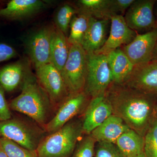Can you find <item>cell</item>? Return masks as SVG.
I'll return each mask as SVG.
<instances>
[{"instance_id":"cell-28","label":"cell","mask_w":157,"mask_h":157,"mask_svg":"<svg viewBox=\"0 0 157 157\" xmlns=\"http://www.w3.org/2000/svg\"><path fill=\"white\" fill-rule=\"evenodd\" d=\"M95 157H126L114 144L98 142Z\"/></svg>"},{"instance_id":"cell-19","label":"cell","mask_w":157,"mask_h":157,"mask_svg":"<svg viewBox=\"0 0 157 157\" xmlns=\"http://www.w3.org/2000/svg\"><path fill=\"white\" fill-rule=\"evenodd\" d=\"M70 51L67 38L57 27L52 29L50 43L51 63L61 71Z\"/></svg>"},{"instance_id":"cell-24","label":"cell","mask_w":157,"mask_h":157,"mask_svg":"<svg viewBox=\"0 0 157 157\" xmlns=\"http://www.w3.org/2000/svg\"><path fill=\"white\" fill-rule=\"evenodd\" d=\"M144 157H157V117L155 116L144 136Z\"/></svg>"},{"instance_id":"cell-5","label":"cell","mask_w":157,"mask_h":157,"mask_svg":"<svg viewBox=\"0 0 157 157\" xmlns=\"http://www.w3.org/2000/svg\"><path fill=\"white\" fill-rule=\"evenodd\" d=\"M86 65L87 73L84 91L92 98L105 95L112 83L107 55L86 53Z\"/></svg>"},{"instance_id":"cell-26","label":"cell","mask_w":157,"mask_h":157,"mask_svg":"<svg viewBox=\"0 0 157 157\" xmlns=\"http://www.w3.org/2000/svg\"><path fill=\"white\" fill-rule=\"evenodd\" d=\"M76 12V10L72 6L66 4L62 6L57 13L56 17V27L66 36Z\"/></svg>"},{"instance_id":"cell-17","label":"cell","mask_w":157,"mask_h":157,"mask_svg":"<svg viewBox=\"0 0 157 157\" xmlns=\"http://www.w3.org/2000/svg\"><path fill=\"white\" fill-rule=\"evenodd\" d=\"M107 56L112 76V83L123 84L135 66L120 48L110 52Z\"/></svg>"},{"instance_id":"cell-4","label":"cell","mask_w":157,"mask_h":157,"mask_svg":"<svg viewBox=\"0 0 157 157\" xmlns=\"http://www.w3.org/2000/svg\"><path fill=\"white\" fill-rule=\"evenodd\" d=\"M44 129L27 121L11 118L0 122V137H5L31 151H36L45 137Z\"/></svg>"},{"instance_id":"cell-7","label":"cell","mask_w":157,"mask_h":157,"mask_svg":"<svg viewBox=\"0 0 157 157\" xmlns=\"http://www.w3.org/2000/svg\"><path fill=\"white\" fill-rule=\"evenodd\" d=\"M36 69L38 82L57 110L70 95L61 73L51 63Z\"/></svg>"},{"instance_id":"cell-15","label":"cell","mask_w":157,"mask_h":157,"mask_svg":"<svg viewBox=\"0 0 157 157\" xmlns=\"http://www.w3.org/2000/svg\"><path fill=\"white\" fill-rule=\"evenodd\" d=\"M109 19H98L91 17L87 31L81 46L86 53L95 52L101 49L107 39Z\"/></svg>"},{"instance_id":"cell-16","label":"cell","mask_w":157,"mask_h":157,"mask_svg":"<svg viewBox=\"0 0 157 157\" xmlns=\"http://www.w3.org/2000/svg\"><path fill=\"white\" fill-rule=\"evenodd\" d=\"M129 129L122 119L113 114L90 135L96 142L115 144L119 137Z\"/></svg>"},{"instance_id":"cell-2","label":"cell","mask_w":157,"mask_h":157,"mask_svg":"<svg viewBox=\"0 0 157 157\" xmlns=\"http://www.w3.org/2000/svg\"><path fill=\"white\" fill-rule=\"evenodd\" d=\"M10 109L25 114L44 128L56 110L49 97L36 77L27 74L21 92L9 104Z\"/></svg>"},{"instance_id":"cell-10","label":"cell","mask_w":157,"mask_h":157,"mask_svg":"<svg viewBox=\"0 0 157 157\" xmlns=\"http://www.w3.org/2000/svg\"><path fill=\"white\" fill-rule=\"evenodd\" d=\"M157 41V26L145 33L137 34L132 42L121 49L135 66L151 60Z\"/></svg>"},{"instance_id":"cell-13","label":"cell","mask_w":157,"mask_h":157,"mask_svg":"<svg viewBox=\"0 0 157 157\" xmlns=\"http://www.w3.org/2000/svg\"><path fill=\"white\" fill-rule=\"evenodd\" d=\"M52 29L45 27L30 37L27 43L28 51L35 68L51 63L50 43Z\"/></svg>"},{"instance_id":"cell-6","label":"cell","mask_w":157,"mask_h":157,"mask_svg":"<svg viewBox=\"0 0 157 157\" xmlns=\"http://www.w3.org/2000/svg\"><path fill=\"white\" fill-rule=\"evenodd\" d=\"M61 73L70 94L84 91L87 73L86 52L81 45H70L68 59Z\"/></svg>"},{"instance_id":"cell-18","label":"cell","mask_w":157,"mask_h":157,"mask_svg":"<svg viewBox=\"0 0 157 157\" xmlns=\"http://www.w3.org/2000/svg\"><path fill=\"white\" fill-rule=\"evenodd\" d=\"M45 3L39 0H11L0 9V17L17 20L31 16L41 11Z\"/></svg>"},{"instance_id":"cell-27","label":"cell","mask_w":157,"mask_h":157,"mask_svg":"<svg viewBox=\"0 0 157 157\" xmlns=\"http://www.w3.org/2000/svg\"><path fill=\"white\" fill-rule=\"evenodd\" d=\"M96 141L90 135H87L78 142L72 157H94Z\"/></svg>"},{"instance_id":"cell-31","label":"cell","mask_w":157,"mask_h":157,"mask_svg":"<svg viewBox=\"0 0 157 157\" xmlns=\"http://www.w3.org/2000/svg\"><path fill=\"white\" fill-rule=\"evenodd\" d=\"M17 55L16 50L6 43H0V63L8 60Z\"/></svg>"},{"instance_id":"cell-8","label":"cell","mask_w":157,"mask_h":157,"mask_svg":"<svg viewBox=\"0 0 157 157\" xmlns=\"http://www.w3.org/2000/svg\"><path fill=\"white\" fill-rule=\"evenodd\" d=\"M122 85L154 98L157 96V60L135 66Z\"/></svg>"},{"instance_id":"cell-30","label":"cell","mask_w":157,"mask_h":157,"mask_svg":"<svg viewBox=\"0 0 157 157\" xmlns=\"http://www.w3.org/2000/svg\"><path fill=\"white\" fill-rule=\"evenodd\" d=\"M135 0H111V10L113 14L120 13L123 15Z\"/></svg>"},{"instance_id":"cell-22","label":"cell","mask_w":157,"mask_h":157,"mask_svg":"<svg viewBox=\"0 0 157 157\" xmlns=\"http://www.w3.org/2000/svg\"><path fill=\"white\" fill-rule=\"evenodd\" d=\"M80 13L98 19H109L113 14L111 0H80Z\"/></svg>"},{"instance_id":"cell-25","label":"cell","mask_w":157,"mask_h":157,"mask_svg":"<svg viewBox=\"0 0 157 157\" xmlns=\"http://www.w3.org/2000/svg\"><path fill=\"white\" fill-rule=\"evenodd\" d=\"M0 145L8 157H38L36 151L27 149L5 137H0Z\"/></svg>"},{"instance_id":"cell-21","label":"cell","mask_w":157,"mask_h":157,"mask_svg":"<svg viewBox=\"0 0 157 157\" xmlns=\"http://www.w3.org/2000/svg\"><path fill=\"white\" fill-rule=\"evenodd\" d=\"M116 145L126 157H133L144 152V137L132 129L121 135Z\"/></svg>"},{"instance_id":"cell-14","label":"cell","mask_w":157,"mask_h":157,"mask_svg":"<svg viewBox=\"0 0 157 157\" xmlns=\"http://www.w3.org/2000/svg\"><path fill=\"white\" fill-rule=\"evenodd\" d=\"M112 114V107L105 95L92 98L86 109L82 122L83 133L90 135Z\"/></svg>"},{"instance_id":"cell-32","label":"cell","mask_w":157,"mask_h":157,"mask_svg":"<svg viewBox=\"0 0 157 157\" xmlns=\"http://www.w3.org/2000/svg\"><path fill=\"white\" fill-rule=\"evenodd\" d=\"M151 60H157V41L153 52Z\"/></svg>"},{"instance_id":"cell-23","label":"cell","mask_w":157,"mask_h":157,"mask_svg":"<svg viewBox=\"0 0 157 157\" xmlns=\"http://www.w3.org/2000/svg\"><path fill=\"white\" fill-rule=\"evenodd\" d=\"M91 17L87 14L80 13L73 17L70 23V36L67 38L69 45H81Z\"/></svg>"},{"instance_id":"cell-3","label":"cell","mask_w":157,"mask_h":157,"mask_svg":"<svg viewBox=\"0 0 157 157\" xmlns=\"http://www.w3.org/2000/svg\"><path fill=\"white\" fill-rule=\"evenodd\" d=\"M83 134L82 122L72 120L44 137L36 150L37 156L69 157L74 152Z\"/></svg>"},{"instance_id":"cell-29","label":"cell","mask_w":157,"mask_h":157,"mask_svg":"<svg viewBox=\"0 0 157 157\" xmlns=\"http://www.w3.org/2000/svg\"><path fill=\"white\" fill-rule=\"evenodd\" d=\"M11 118V109L5 97V90L0 85V122Z\"/></svg>"},{"instance_id":"cell-11","label":"cell","mask_w":157,"mask_h":157,"mask_svg":"<svg viewBox=\"0 0 157 157\" xmlns=\"http://www.w3.org/2000/svg\"><path fill=\"white\" fill-rule=\"evenodd\" d=\"M155 2V0H135L124 16L129 27L135 32L155 28L157 24L153 11Z\"/></svg>"},{"instance_id":"cell-20","label":"cell","mask_w":157,"mask_h":157,"mask_svg":"<svg viewBox=\"0 0 157 157\" xmlns=\"http://www.w3.org/2000/svg\"><path fill=\"white\" fill-rule=\"evenodd\" d=\"M26 75L20 62L6 65L0 69V85L4 90L12 91L22 84Z\"/></svg>"},{"instance_id":"cell-1","label":"cell","mask_w":157,"mask_h":157,"mask_svg":"<svg viewBox=\"0 0 157 157\" xmlns=\"http://www.w3.org/2000/svg\"><path fill=\"white\" fill-rule=\"evenodd\" d=\"M105 96L111 104L113 114L144 137L155 117L154 97L124 85L113 83Z\"/></svg>"},{"instance_id":"cell-12","label":"cell","mask_w":157,"mask_h":157,"mask_svg":"<svg viewBox=\"0 0 157 157\" xmlns=\"http://www.w3.org/2000/svg\"><path fill=\"white\" fill-rule=\"evenodd\" d=\"M110 20L111 25L109 36L103 47L95 53L107 55L122 45L129 44L137 35L136 32L127 24L123 15L112 14Z\"/></svg>"},{"instance_id":"cell-9","label":"cell","mask_w":157,"mask_h":157,"mask_svg":"<svg viewBox=\"0 0 157 157\" xmlns=\"http://www.w3.org/2000/svg\"><path fill=\"white\" fill-rule=\"evenodd\" d=\"M87 96L84 90L68 96L44 127L46 133L51 134L57 131L80 113L86 105Z\"/></svg>"},{"instance_id":"cell-33","label":"cell","mask_w":157,"mask_h":157,"mask_svg":"<svg viewBox=\"0 0 157 157\" xmlns=\"http://www.w3.org/2000/svg\"><path fill=\"white\" fill-rule=\"evenodd\" d=\"M0 157H8L1 145H0Z\"/></svg>"},{"instance_id":"cell-34","label":"cell","mask_w":157,"mask_h":157,"mask_svg":"<svg viewBox=\"0 0 157 157\" xmlns=\"http://www.w3.org/2000/svg\"><path fill=\"white\" fill-rule=\"evenodd\" d=\"M133 157H144V152H143V153H142L140 154L137 155L135 156H134Z\"/></svg>"}]
</instances>
